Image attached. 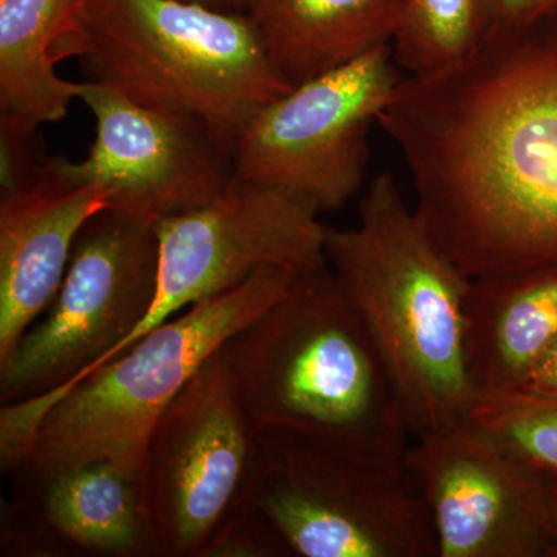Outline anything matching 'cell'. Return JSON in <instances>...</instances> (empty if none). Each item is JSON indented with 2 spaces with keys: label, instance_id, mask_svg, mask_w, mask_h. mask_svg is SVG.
<instances>
[{
  "label": "cell",
  "instance_id": "6da1fadb",
  "mask_svg": "<svg viewBox=\"0 0 557 557\" xmlns=\"http://www.w3.org/2000/svg\"><path fill=\"white\" fill-rule=\"evenodd\" d=\"M379 124L469 278L557 265V20L486 28L453 67L403 78Z\"/></svg>",
  "mask_w": 557,
  "mask_h": 557
},
{
  "label": "cell",
  "instance_id": "7a4b0ae2",
  "mask_svg": "<svg viewBox=\"0 0 557 557\" xmlns=\"http://www.w3.org/2000/svg\"><path fill=\"white\" fill-rule=\"evenodd\" d=\"M218 355L259 435L405 467L412 434L397 387L329 263L299 273Z\"/></svg>",
  "mask_w": 557,
  "mask_h": 557
},
{
  "label": "cell",
  "instance_id": "3957f363",
  "mask_svg": "<svg viewBox=\"0 0 557 557\" xmlns=\"http://www.w3.org/2000/svg\"><path fill=\"white\" fill-rule=\"evenodd\" d=\"M325 259L386 362L413 438L465 420L471 281L392 175L370 183L355 228L325 230Z\"/></svg>",
  "mask_w": 557,
  "mask_h": 557
},
{
  "label": "cell",
  "instance_id": "277c9868",
  "mask_svg": "<svg viewBox=\"0 0 557 557\" xmlns=\"http://www.w3.org/2000/svg\"><path fill=\"white\" fill-rule=\"evenodd\" d=\"M298 273L267 267L139 336L61 391L0 408V465L39 479L89 461L139 474L163 410L231 335L281 299Z\"/></svg>",
  "mask_w": 557,
  "mask_h": 557
},
{
  "label": "cell",
  "instance_id": "5b68a950",
  "mask_svg": "<svg viewBox=\"0 0 557 557\" xmlns=\"http://www.w3.org/2000/svg\"><path fill=\"white\" fill-rule=\"evenodd\" d=\"M60 58L138 104L196 116L231 152L249 121L295 87L248 13L193 0H78Z\"/></svg>",
  "mask_w": 557,
  "mask_h": 557
},
{
  "label": "cell",
  "instance_id": "8992f818",
  "mask_svg": "<svg viewBox=\"0 0 557 557\" xmlns=\"http://www.w3.org/2000/svg\"><path fill=\"white\" fill-rule=\"evenodd\" d=\"M240 508L258 512L292 556L438 553L431 515L406 467H375L295 440L259 435Z\"/></svg>",
  "mask_w": 557,
  "mask_h": 557
},
{
  "label": "cell",
  "instance_id": "52a82bcc",
  "mask_svg": "<svg viewBox=\"0 0 557 557\" xmlns=\"http://www.w3.org/2000/svg\"><path fill=\"white\" fill-rule=\"evenodd\" d=\"M159 265L152 223L112 209L90 219L47 318L0 366L2 405L72 386L119 357L152 309Z\"/></svg>",
  "mask_w": 557,
  "mask_h": 557
},
{
  "label": "cell",
  "instance_id": "ba28073f",
  "mask_svg": "<svg viewBox=\"0 0 557 557\" xmlns=\"http://www.w3.org/2000/svg\"><path fill=\"white\" fill-rule=\"evenodd\" d=\"M392 46L296 84L249 121L233 146L234 175L321 211L361 189L368 134L401 83Z\"/></svg>",
  "mask_w": 557,
  "mask_h": 557
},
{
  "label": "cell",
  "instance_id": "9c48e42d",
  "mask_svg": "<svg viewBox=\"0 0 557 557\" xmlns=\"http://www.w3.org/2000/svg\"><path fill=\"white\" fill-rule=\"evenodd\" d=\"M259 434L231 391L218 351L150 432L141 478L157 557H209L244 504Z\"/></svg>",
  "mask_w": 557,
  "mask_h": 557
},
{
  "label": "cell",
  "instance_id": "30bf717a",
  "mask_svg": "<svg viewBox=\"0 0 557 557\" xmlns=\"http://www.w3.org/2000/svg\"><path fill=\"white\" fill-rule=\"evenodd\" d=\"M318 214L306 201L234 175L208 203L160 219L153 225L160 251L156 300L123 351L178 311L267 267L299 274L325 265L327 226Z\"/></svg>",
  "mask_w": 557,
  "mask_h": 557
},
{
  "label": "cell",
  "instance_id": "8fae6325",
  "mask_svg": "<svg viewBox=\"0 0 557 557\" xmlns=\"http://www.w3.org/2000/svg\"><path fill=\"white\" fill-rule=\"evenodd\" d=\"M79 100L97 129L89 156L42 166L72 185L108 189L112 211L156 225L208 203L233 180V152L196 116L138 104L90 81Z\"/></svg>",
  "mask_w": 557,
  "mask_h": 557
},
{
  "label": "cell",
  "instance_id": "7c38bea8",
  "mask_svg": "<svg viewBox=\"0 0 557 557\" xmlns=\"http://www.w3.org/2000/svg\"><path fill=\"white\" fill-rule=\"evenodd\" d=\"M405 467L437 557H557L544 475L468 418L418 437Z\"/></svg>",
  "mask_w": 557,
  "mask_h": 557
},
{
  "label": "cell",
  "instance_id": "4fadbf2b",
  "mask_svg": "<svg viewBox=\"0 0 557 557\" xmlns=\"http://www.w3.org/2000/svg\"><path fill=\"white\" fill-rule=\"evenodd\" d=\"M5 527L17 555L157 557L141 478L108 461L21 479Z\"/></svg>",
  "mask_w": 557,
  "mask_h": 557
},
{
  "label": "cell",
  "instance_id": "5bb4252c",
  "mask_svg": "<svg viewBox=\"0 0 557 557\" xmlns=\"http://www.w3.org/2000/svg\"><path fill=\"white\" fill-rule=\"evenodd\" d=\"M112 207L97 185H72L44 170L0 203V366L49 309L73 247L90 219Z\"/></svg>",
  "mask_w": 557,
  "mask_h": 557
},
{
  "label": "cell",
  "instance_id": "9a60e30c",
  "mask_svg": "<svg viewBox=\"0 0 557 557\" xmlns=\"http://www.w3.org/2000/svg\"><path fill=\"white\" fill-rule=\"evenodd\" d=\"M556 344L557 265L472 278L468 359L475 394L518 391Z\"/></svg>",
  "mask_w": 557,
  "mask_h": 557
},
{
  "label": "cell",
  "instance_id": "2e32d148",
  "mask_svg": "<svg viewBox=\"0 0 557 557\" xmlns=\"http://www.w3.org/2000/svg\"><path fill=\"white\" fill-rule=\"evenodd\" d=\"M405 0H252L255 21L274 67L289 84L388 46Z\"/></svg>",
  "mask_w": 557,
  "mask_h": 557
},
{
  "label": "cell",
  "instance_id": "e0dca14e",
  "mask_svg": "<svg viewBox=\"0 0 557 557\" xmlns=\"http://www.w3.org/2000/svg\"><path fill=\"white\" fill-rule=\"evenodd\" d=\"M78 0H0V126L30 138L58 123L79 100L84 83L57 73L60 44L75 27Z\"/></svg>",
  "mask_w": 557,
  "mask_h": 557
},
{
  "label": "cell",
  "instance_id": "ac0fdd59",
  "mask_svg": "<svg viewBox=\"0 0 557 557\" xmlns=\"http://www.w3.org/2000/svg\"><path fill=\"white\" fill-rule=\"evenodd\" d=\"M485 30L482 0H405L392 51L409 76L432 75L467 58Z\"/></svg>",
  "mask_w": 557,
  "mask_h": 557
},
{
  "label": "cell",
  "instance_id": "d6986e66",
  "mask_svg": "<svg viewBox=\"0 0 557 557\" xmlns=\"http://www.w3.org/2000/svg\"><path fill=\"white\" fill-rule=\"evenodd\" d=\"M467 418L528 467L557 474V399L483 392L475 394Z\"/></svg>",
  "mask_w": 557,
  "mask_h": 557
},
{
  "label": "cell",
  "instance_id": "ffe728a7",
  "mask_svg": "<svg viewBox=\"0 0 557 557\" xmlns=\"http://www.w3.org/2000/svg\"><path fill=\"white\" fill-rule=\"evenodd\" d=\"M486 28L557 20V0H482Z\"/></svg>",
  "mask_w": 557,
  "mask_h": 557
},
{
  "label": "cell",
  "instance_id": "44dd1931",
  "mask_svg": "<svg viewBox=\"0 0 557 557\" xmlns=\"http://www.w3.org/2000/svg\"><path fill=\"white\" fill-rule=\"evenodd\" d=\"M518 391L534 397L557 399V344L539 359Z\"/></svg>",
  "mask_w": 557,
  "mask_h": 557
},
{
  "label": "cell",
  "instance_id": "7402d4cb",
  "mask_svg": "<svg viewBox=\"0 0 557 557\" xmlns=\"http://www.w3.org/2000/svg\"><path fill=\"white\" fill-rule=\"evenodd\" d=\"M542 475H544L545 493H547L549 523H552L553 536H555L557 547V474L542 472Z\"/></svg>",
  "mask_w": 557,
  "mask_h": 557
},
{
  "label": "cell",
  "instance_id": "603a6c76",
  "mask_svg": "<svg viewBox=\"0 0 557 557\" xmlns=\"http://www.w3.org/2000/svg\"><path fill=\"white\" fill-rule=\"evenodd\" d=\"M193 2L207 3L223 10L245 11V13H248L252 5V0H193Z\"/></svg>",
  "mask_w": 557,
  "mask_h": 557
}]
</instances>
